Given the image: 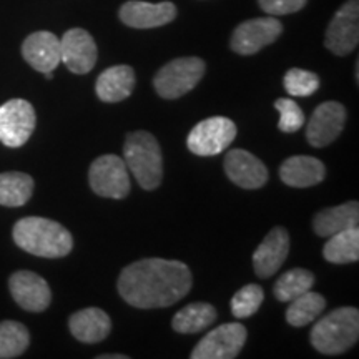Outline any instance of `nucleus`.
Returning a JSON list of instances; mask_svg holds the SVG:
<instances>
[{
    "label": "nucleus",
    "mask_w": 359,
    "mask_h": 359,
    "mask_svg": "<svg viewBox=\"0 0 359 359\" xmlns=\"http://www.w3.org/2000/svg\"><path fill=\"white\" fill-rule=\"evenodd\" d=\"M359 42V2L348 0L334 13L326 29L325 45L331 53L346 57L358 47Z\"/></svg>",
    "instance_id": "obj_11"
},
{
    "label": "nucleus",
    "mask_w": 359,
    "mask_h": 359,
    "mask_svg": "<svg viewBox=\"0 0 359 359\" xmlns=\"http://www.w3.org/2000/svg\"><path fill=\"white\" fill-rule=\"evenodd\" d=\"M70 333L80 343L95 344L111 333L110 316L100 308H85L74 313L69 320Z\"/></svg>",
    "instance_id": "obj_19"
},
{
    "label": "nucleus",
    "mask_w": 359,
    "mask_h": 359,
    "mask_svg": "<svg viewBox=\"0 0 359 359\" xmlns=\"http://www.w3.org/2000/svg\"><path fill=\"white\" fill-rule=\"evenodd\" d=\"M12 298L22 309L30 313H42L50 306L52 291L48 283L32 271H15L8 280Z\"/></svg>",
    "instance_id": "obj_13"
},
{
    "label": "nucleus",
    "mask_w": 359,
    "mask_h": 359,
    "mask_svg": "<svg viewBox=\"0 0 359 359\" xmlns=\"http://www.w3.org/2000/svg\"><path fill=\"white\" fill-rule=\"evenodd\" d=\"M224 173L235 185L245 190H258L266 185L268 168L259 158L250 151L235 148L230 150L223 161Z\"/></svg>",
    "instance_id": "obj_15"
},
{
    "label": "nucleus",
    "mask_w": 359,
    "mask_h": 359,
    "mask_svg": "<svg viewBox=\"0 0 359 359\" xmlns=\"http://www.w3.org/2000/svg\"><path fill=\"white\" fill-rule=\"evenodd\" d=\"M258 4L264 13L273 17H280L299 12L306 6L308 0H258Z\"/></svg>",
    "instance_id": "obj_32"
},
{
    "label": "nucleus",
    "mask_w": 359,
    "mask_h": 359,
    "mask_svg": "<svg viewBox=\"0 0 359 359\" xmlns=\"http://www.w3.org/2000/svg\"><path fill=\"white\" fill-rule=\"evenodd\" d=\"M37 115L32 103L24 98H12L0 105V142L8 148L25 145L32 137Z\"/></svg>",
    "instance_id": "obj_8"
},
{
    "label": "nucleus",
    "mask_w": 359,
    "mask_h": 359,
    "mask_svg": "<svg viewBox=\"0 0 359 359\" xmlns=\"http://www.w3.org/2000/svg\"><path fill=\"white\" fill-rule=\"evenodd\" d=\"M283 85L291 97H311L320 88V77L309 70L290 69L285 74Z\"/></svg>",
    "instance_id": "obj_30"
},
{
    "label": "nucleus",
    "mask_w": 359,
    "mask_h": 359,
    "mask_svg": "<svg viewBox=\"0 0 359 359\" xmlns=\"http://www.w3.org/2000/svg\"><path fill=\"white\" fill-rule=\"evenodd\" d=\"M326 299L325 296L316 291H306L298 298L291 299L290 306L286 309V321L293 327H303L316 320L325 311Z\"/></svg>",
    "instance_id": "obj_26"
},
{
    "label": "nucleus",
    "mask_w": 359,
    "mask_h": 359,
    "mask_svg": "<svg viewBox=\"0 0 359 359\" xmlns=\"http://www.w3.org/2000/svg\"><path fill=\"white\" fill-rule=\"evenodd\" d=\"M190 268L177 259L145 258L122 269L118 293L130 306L140 309L168 308L190 293Z\"/></svg>",
    "instance_id": "obj_1"
},
{
    "label": "nucleus",
    "mask_w": 359,
    "mask_h": 359,
    "mask_svg": "<svg viewBox=\"0 0 359 359\" xmlns=\"http://www.w3.org/2000/svg\"><path fill=\"white\" fill-rule=\"evenodd\" d=\"M97 43L87 30L70 29L60 39V60L72 74H88L97 64Z\"/></svg>",
    "instance_id": "obj_14"
},
{
    "label": "nucleus",
    "mask_w": 359,
    "mask_h": 359,
    "mask_svg": "<svg viewBox=\"0 0 359 359\" xmlns=\"http://www.w3.org/2000/svg\"><path fill=\"white\" fill-rule=\"evenodd\" d=\"M275 109L280 111L278 128L283 133H294L304 125V114L302 107L291 98H278L275 102Z\"/></svg>",
    "instance_id": "obj_31"
},
{
    "label": "nucleus",
    "mask_w": 359,
    "mask_h": 359,
    "mask_svg": "<svg viewBox=\"0 0 359 359\" xmlns=\"http://www.w3.org/2000/svg\"><path fill=\"white\" fill-rule=\"evenodd\" d=\"M30 344L29 330L19 321L0 323V359L19 358Z\"/></svg>",
    "instance_id": "obj_28"
},
{
    "label": "nucleus",
    "mask_w": 359,
    "mask_h": 359,
    "mask_svg": "<svg viewBox=\"0 0 359 359\" xmlns=\"http://www.w3.org/2000/svg\"><path fill=\"white\" fill-rule=\"evenodd\" d=\"M323 257L326 262L334 264H348L356 263L359 259V230L351 228L336 233V235L327 238L325 248H323Z\"/></svg>",
    "instance_id": "obj_24"
},
{
    "label": "nucleus",
    "mask_w": 359,
    "mask_h": 359,
    "mask_svg": "<svg viewBox=\"0 0 359 359\" xmlns=\"http://www.w3.org/2000/svg\"><path fill=\"white\" fill-rule=\"evenodd\" d=\"M236 138V125L226 116H210L191 128L187 147L198 156H215L226 150Z\"/></svg>",
    "instance_id": "obj_7"
},
{
    "label": "nucleus",
    "mask_w": 359,
    "mask_h": 359,
    "mask_svg": "<svg viewBox=\"0 0 359 359\" xmlns=\"http://www.w3.org/2000/svg\"><path fill=\"white\" fill-rule=\"evenodd\" d=\"M43 75H45V79H47V80H52L53 79L52 72H47V74H43Z\"/></svg>",
    "instance_id": "obj_34"
},
{
    "label": "nucleus",
    "mask_w": 359,
    "mask_h": 359,
    "mask_svg": "<svg viewBox=\"0 0 359 359\" xmlns=\"http://www.w3.org/2000/svg\"><path fill=\"white\" fill-rule=\"evenodd\" d=\"M346 109L339 102H325L316 107L306 127V140L314 148L331 145L343 132Z\"/></svg>",
    "instance_id": "obj_12"
},
{
    "label": "nucleus",
    "mask_w": 359,
    "mask_h": 359,
    "mask_svg": "<svg viewBox=\"0 0 359 359\" xmlns=\"http://www.w3.org/2000/svg\"><path fill=\"white\" fill-rule=\"evenodd\" d=\"M326 177V167L321 160L308 155L290 156L281 163L280 178L293 188H309L321 183Z\"/></svg>",
    "instance_id": "obj_20"
},
{
    "label": "nucleus",
    "mask_w": 359,
    "mask_h": 359,
    "mask_svg": "<svg viewBox=\"0 0 359 359\" xmlns=\"http://www.w3.org/2000/svg\"><path fill=\"white\" fill-rule=\"evenodd\" d=\"M290 253V235L283 226H275L264 236L253 253V268L258 278L273 276Z\"/></svg>",
    "instance_id": "obj_17"
},
{
    "label": "nucleus",
    "mask_w": 359,
    "mask_h": 359,
    "mask_svg": "<svg viewBox=\"0 0 359 359\" xmlns=\"http://www.w3.org/2000/svg\"><path fill=\"white\" fill-rule=\"evenodd\" d=\"M248 331L240 323H224L206 333L193 348L191 359H233L240 354L246 343Z\"/></svg>",
    "instance_id": "obj_9"
},
{
    "label": "nucleus",
    "mask_w": 359,
    "mask_h": 359,
    "mask_svg": "<svg viewBox=\"0 0 359 359\" xmlns=\"http://www.w3.org/2000/svg\"><path fill=\"white\" fill-rule=\"evenodd\" d=\"M15 245L40 258H64L74 248V238L64 224L42 217H25L13 224Z\"/></svg>",
    "instance_id": "obj_2"
},
{
    "label": "nucleus",
    "mask_w": 359,
    "mask_h": 359,
    "mask_svg": "<svg viewBox=\"0 0 359 359\" xmlns=\"http://www.w3.org/2000/svg\"><path fill=\"white\" fill-rule=\"evenodd\" d=\"M311 346L321 354H341L358 343L359 311L343 306L323 316L311 330Z\"/></svg>",
    "instance_id": "obj_4"
},
{
    "label": "nucleus",
    "mask_w": 359,
    "mask_h": 359,
    "mask_svg": "<svg viewBox=\"0 0 359 359\" xmlns=\"http://www.w3.org/2000/svg\"><path fill=\"white\" fill-rule=\"evenodd\" d=\"M358 223L359 203L358 201H348V203L321 210L314 215L313 230L318 236L330 238L339 231L356 228Z\"/></svg>",
    "instance_id": "obj_22"
},
{
    "label": "nucleus",
    "mask_w": 359,
    "mask_h": 359,
    "mask_svg": "<svg viewBox=\"0 0 359 359\" xmlns=\"http://www.w3.org/2000/svg\"><path fill=\"white\" fill-rule=\"evenodd\" d=\"M314 275L309 269L304 268H293L290 271L283 273L275 283L273 294L278 302L286 303L291 299L298 298L299 294L306 293L313 288Z\"/></svg>",
    "instance_id": "obj_27"
},
{
    "label": "nucleus",
    "mask_w": 359,
    "mask_h": 359,
    "mask_svg": "<svg viewBox=\"0 0 359 359\" xmlns=\"http://www.w3.org/2000/svg\"><path fill=\"white\" fill-rule=\"evenodd\" d=\"M206 70L200 57H180L156 72L154 87L165 100H177L187 95L203 79Z\"/></svg>",
    "instance_id": "obj_5"
},
{
    "label": "nucleus",
    "mask_w": 359,
    "mask_h": 359,
    "mask_svg": "<svg viewBox=\"0 0 359 359\" xmlns=\"http://www.w3.org/2000/svg\"><path fill=\"white\" fill-rule=\"evenodd\" d=\"M263 299L264 293L262 286L255 285V283L243 286L231 298L230 306L233 316L238 318V320H245V318L253 316L263 304Z\"/></svg>",
    "instance_id": "obj_29"
},
{
    "label": "nucleus",
    "mask_w": 359,
    "mask_h": 359,
    "mask_svg": "<svg viewBox=\"0 0 359 359\" xmlns=\"http://www.w3.org/2000/svg\"><path fill=\"white\" fill-rule=\"evenodd\" d=\"M22 57L34 70L53 72L60 64V39L55 34L40 30L30 34L22 43Z\"/></svg>",
    "instance_id": "obj_18"
},
{
    "label": "nucleus",
    "mask_w": 359,
    "mask_h": 359,
    "mask_svg": "<svg viewBox=\"0 0 359 359\" xmlns=\"http://www.w3.org/2000/svg\"><path fill=\"white\" fill-rule=\"evenodd\" d=\"M88 183L102 198L122 200L130 193L128 168L118 155H102L90 165Z\"/></svg>",
    "instance_id": "obj_6"
},
{
    "label": "nucleus",
    "mask_w": 359,
    "mask_h": 359,
    "mask_svg": "<svg viewBox=\"0 0 359 359\" xmlns=\"http://www.w3.org/2000/svg\"><path fill=\"white\" fill-rule=\"evenodd\" d=\"M281 34L283 24L273 15L246 20L233 30L231 50L238 55H255L262 48L276 42Z\"/></svg>",
    "instance_id": "obj_10"
},
{
    "label": "nucleus",
    "mask_w": 359,
    "mask_h": 359,
    "mask_svg": "<svg viewBox=\"0 0 359 359\" xmlns=\"http://www.w3.org/2000/svg\"><path fill=\"white\" fill-rule=\"evenodd\" d=\"M34 193V178L22 172L0 173V205L17 208L25 205Z\"/></svg>",
    "instance_id": "obj_25"
},
{
    "label": "nucleus",
    "mask_w": 359,
    "mask_h": 359,
    "mask_svg": "<svg viewBox=\"0 0 359 359\" xmlns=\"http://www.w3.org/2000/svg\"><path fill=\"white\" fill-rule=\"evenodd\" d=\"M97 359H128V356H125V354H100Z\"/></svg>",
    "instance_id": "obj_33"
},
{
    "label": "nucleus",
    "mask_w": 359,
    "mask_h": 359,
    "mask_svg": "<svg viewBox=\"0 0 359 359\" xmlns=\"http://www.w3.org/2000/svg\"><path fill=\"white\" fill-rule=\"evenodd\" d=\"M135 83V70L130 65H114L98 75L95 93L102 102L118 103L132 95Z\"/></svg>",
    "instance_id": "obj_21"
},
{
    "label": "nucleus",
    "mask_w": 359,
    "mask_h": 359,
    "mask_svg": "<svg viewBox=\"0 0 359 359\" xmlns=\"http://www.w3.org/2000/svg\"><path fill=\"white\" fill-rule=\"evenodd\" d=\"M123 160L127 168L143 190H155L163 180V155L160 143L151 133L132 132L123 143Z\"/></svg>",
    "instance_id": "obj_3"
},
{
    "label": "nucleus",
    "mask_w": 359,
    "mask_h": 359,
    "mask_svg": "<svg viewBox=\"0 0 359 359\" xmlns=\"http://www.w3.org/2000/svg\"><path fill=\"white\" fill-rule=\"evenodd\" d=\"M217 321V309L210 303H190L175 314L172 327L180 334H195Z\"/></svg>",
    "instance_id": "obj_23"
},
{
    "label": "nucleus",
    "mask_w": 359,
    "mask_h": 359,
    "mask_svg": "<svg viewBox=\"0 0 359 359\" xmlns=\"http://www.w3.org/2000/svg\"><path fill=\"white\" fill-rule=\"evenodd\" d=\"M120 20L132 29L145 30L163 27L175 20L177 6L173 2H143V0H128L118 11Z\"/></svg>",
    "instance_id": "obj_16"
}]
</instances>
